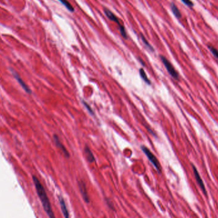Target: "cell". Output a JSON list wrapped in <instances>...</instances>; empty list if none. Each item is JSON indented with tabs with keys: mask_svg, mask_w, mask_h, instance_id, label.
<instances>
[{
	"mask_svg": "<svg viewBox=\"0 0 218 218\" xmlns=\"http://www.w3.org/2000/svg\"><path fill=\"white\" fill-rule=\"evenodd\" d=\"M141 149L143 151V153L146 155V156L148 157V158L151 161V163L153 164V166L155 167L156 170L158 171L159 173H160L161 171V165H160L159 161L158 160V159H157L156 157L153 153H152V152L148 148H146V147L144 145L141 146Z\"/></svg>",
	"mask_w": 218,
	"mask_h": 218,
	"instance_id": "obj_2",
	"label": "cell"
},
{
	"mask_svg": "<svg viewBox=\"0 0 218 218\" xmlns=\"http://www.w3.org/2000/svg\"><path fill=\"white\" fill-rule=\"evenodd\" d=\"M11 71H12V73L13 75L14 76L15 79H16V80L18 81V82L19 83V84H21V85L22 86V88L25 91H26L28 93H31V90L29 89V88L26 85V84H25V82L22 80L21 77H20V76L17 74V73L16 72V71H14L13 70H11Z\"/></svg>",
	"mask_w": 218,
	"mask_h": 218,
	"instance_id": "obj_8",
	"label": "cell"
},
{
	"mask_svg": "<svg viewBox=\"0 0 218 218\" xmlns=\"http://www.w3.org/2000/svg\"><path fill=\"white\" fill-rule=\"evenodd\" d=\"M119 27L120 33H121V35H122V37L124 38H126V39L127 38H128V34H127V33H126V31L124 26H123V25H120Z\"/></svg>",
	"mask_w": 218,
	"mask_h": 218,
	"instance_id": "obj_15",
	"label": "cell"
},
{
	"mask_svg": "<svg viewBox=\"0 0 218 218\" xmlns=\"http://www.w3.org/2000/svg\"><path fill=\"white\" fill-rule=\"evenodd\" d=\"M139 73H140V75L141 78L143 79V80L144 81V82H145V83L148 84L150 85V84H151V82L150 80L148 79V76H147V75H146V73H145V72L143 68H140V69L139 70Z\"/></svg>",
	"mask_w": 218,
	"mask_h": 218,
	"instance_id": "obj_11",
	"label": "cell"
},
{
	"mask_svg": "<svg viewBox=\"0 0 218 218\" xmlns=\"http://www.w3.org/2000/svg\"><path fill=\"white\" fill-rule=\"evenodd\" d=\"M33 181L34 182V184L36 188V191L37 193V195L39 197V199L42 202V206L43 207V209L46 214L49 216V218H55L54 215V213L52 211L51 204H50V200L49 199V197L46 193L43 186L40 182L38 179L37 177L33 176Z\"/></svg>",
	"mask_w": 218,
	"mask_h": 218,
	"instance_id": "obj_1",
	"label": "cell"
},
{
	"mask_svg": "<svg viewBox=\"0 0 218 218\" xmlns=\"http://www.w3.org/2000/svg\"><path fill=\"white\" fill-rule=\"evenodd\" d=\"M192 168H193V173H194V175H195V179H196V181L197 182L198 184L199 185V186L200 187V188L202 189V191L204 192V193L206 195H207V191H206V189H205V186L204 185V182H203L201 177L199 173V172H198L197 169H196V167L193 165H192Z\"/></svg>",
	"mask_w": 218,
	"mask_h": 218,
	"instance_id": "obj_5",
	"label": "cell"
},
{
	"mask_svg": "<svg viewBox=\"0 0 218 218\" xmlns=\"http://www.w3.org/2000/svg\"><path fill=\"white\" fill-rule=\"evenodd\" d=\"M84 154L85 156L86 159H87L89 163H93V162L95 161L94 156L88 147H85L84 148Z\"/></svg>",
	"mask_w": 218,
	"mask_h": 218,
	"instance_id": "obj_10",
	"label": "cell"
},
{
	"mask_svg": "<svg viewBox=\"0 0 218 218\" xmlns=\"http://www.w3.org/2000/svg\"><path fill=\"white\" fill-rule=\"evenodd\" d=\"M160 58L161 59L162 63H163L164 66L165 67L166 70L168 71L169 74L172 76V77L175 79L178 80L179 78V75L178 72H177L175 69L174 68V66L172 64V63L169 61L165 57L163 56V55H160Z\"/></svg>",
	"mask_w": 218,
	"mask_h": 218,
	"instance_id": "obj_3",
	"label": "cell"
},
{
	"mask_svg": "<svg viewBox=\"0 0 218 218\" xmlns=\"http://www.w3.org/2000/svg\"><path fill=\"white\" fill-rule=\"evenodd\" d=\"M208 48L209 49L212 54L214 55V56L218 60V50L214 47L211 46V45H208Z\"/></svg>",
	"mask_w": 218,
	"mask_h": 218,
	"instance_id": "obj_16",
	"label": "cell"
},
{
	"mask_svg": "<svg viewBox=\"0 0 218 218\" xmlns=\"http://www.w3.org/2000/svg\"><path fill=\"white\" fill-rule=\"evenodd\" d=\"M104 13L106 15V16L110 20V21H114L115 23H117L119 26H120V25H121L119 22V19L118 18V17L116 16L112 12H111L109 9L106 8H104Z\"/></svg>",
	"mask_w": 218,
	"mask_h": 218,
	"instance_id": "obj_9",
	"label": "cell"
},
{
	"mask_svg": "<svg viewBox=\"0 0 218 218\" xmlns=\"http://www.w3.org/2000/svg\"><path fill=\"white\" fill-rule=\"evenodd\" d=\"M82 103H83L84 105L85 106V108L87 109V110H88V112H89L91 115H93V114H94V112L93 111L92 109H91V107L90 106V105H89L88 103H86L85 101H82Z\"/></svg>",
	"mask_w": 218,
	"mask_h": 218,
	"instance_id": "obj_17",
	"label": "cell"
},
{
	"mask_svg": "<svg viewBox=\"0 0 218 218\" xmlns=\"http://www.w3.org/2000/svg\"><path fill=\"white\" fill-rule=\"evenodd\" d=\"M78 186L79 187V191L83 199L86 203H89V196L88 195L87 187H86L84 182L82 181H78Z\"/></svg>",
	"mask_w": 218,
	"mask_h": 218,
	"instance_id": "obj_4",
	"label": "cell"
},
{
	"mask_svg": "<svg viewBox=\"0 0 218 218\" xmlns=\"http://www.w3.org/2000/svg\"><path fill=\"white\" fill-rule=\"evenodd\" d=\"M59 1L61 3L63 4V5H64L66 8H67L68 10L69 11L72 12H74V10H74V8L72 6V4H71L70 3V2H69V1H68L67 0H59Z\"/></svg>",
	"mask_w": 218,
	"mask_h": 218,
	"instance_id": "obj_13",
	"label": "cell"
},
{
	"mask_svg": "<svg viewBox=\"0 0 218 218\" xmlns=\"http://www.w3.org/2000/svg\"><path fill=\"white\" fill-rule=\"evenodd\" d=\"M181 1L183 2L188 7H193V3L191 1V0H181Z\"/></svg>",
	"mask_w": 218,
	"mask_h": 218,
	"instance_id": "obj_18",
	"label": "cell"
},
{
	"mask_svg": "<svg viewBox=\"0 0 218 218\" xmlns=\"http://www.w3.org/2000/svg\"><path fill=\"white\" fill-rule=\"evenodd\" d=\"M53 139H54V140L55 142V145H56L58 148L63 152V154L66 157H67V158H69L70 154L68 153V151L67 150V149H66V148L64 146V145L61 142V141L59 140V139L58 136L56 135H54Z\"/></svg>",
	"mask_w": 218,
	"mask_h": 218,
	"instance_id": "obj_6",
	"label": "cell"
},
{
	"mask_svg": "<svg viewBox=\"0 0 218 218\" xmlns=\"http://www.w3.org/2000/svg\"><path fill=\"white\" fill-rule=\"evenodd\" d=\"M58 200H59V204H60L61 209V211L63 212L64 218H69L70 217L69 212L67 209V205H66V203H65L64 199L61 196H58Z\"/></svg>",
	"mask_w": 218,
	"mask_h": 218,
	"instance_id": "obj_7",
	"label": "cell"
},
{
	"mask_svg": "<svg viewBox=\"0 0 218 218\" xmlns=\"http://www.w3.org/2000/svg\"><path fill=\"white\" fill-rule=\"evenodd\" d=\"M170 7H171V10H172V12H173V13L174 14V16L177 18H180L181 17V13L179 11V10L178 9V8L176 7L175 4L174 3H172Z\"/></svg>",
	"mask_w": 218,
	"mask_h": 218,
	"instance_id": "obj_12",
	"label": "cell"
},
{
	"mask_svg": "<svg viewBox=\"0 0 218 218\" xmlns=\"http://www.w3.org/2000/svg\"><path fill=\"white\" fill-rule=\"evenodd\" d=\"M140 37H141L143 43H144V45H145V47H146L147 48H148L149 50H150L151 51H152V52H154V48L151 46V44L148 42V40H147V39L144 37V35H143V34H141V35H140Z\"/></svg>",
	"mask_w": 218,
	"mask_h": 218,
	"instance_id": "obj_14",
	"label": "cell"
}]
</instances>
